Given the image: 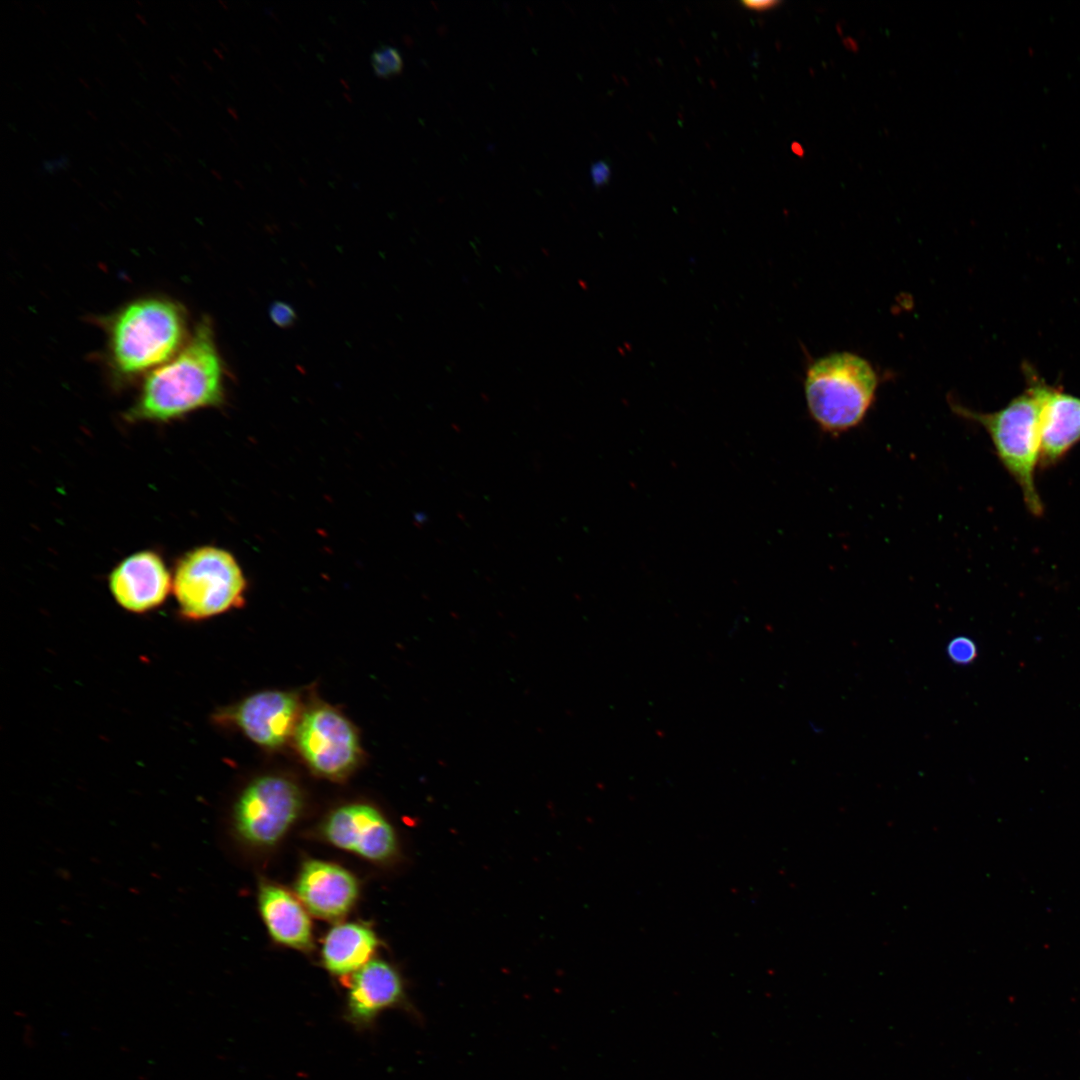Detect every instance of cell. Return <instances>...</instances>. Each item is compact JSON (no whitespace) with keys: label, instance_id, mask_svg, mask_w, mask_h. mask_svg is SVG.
<instances>
[{"label":"cell","instance_id":"obj_17","mask_svg":"<svg viewBox=\"0 0 1080 1080\" xmlns=\"http://www.w3.org/2000/svg\"><path fill=\"white\" fill-rule=\"evenodd\" d=\"M947 654L956 664H970L977 657V646L972 639L959 636L949 642Z\"/></svg>","mask_w":1080,"mask_h":1080},{"label":"cell","instance_id":"obj_8","mask_svg":"<svg viewBox=\"0 0 1080 1080\" xmlns=\"http://www.w3.org/2000/svg\"><path fill=\"white\" fill-rule=\"evenodd\" d=\"M321 834L335 847L372 862L388 863L399 855L393 826L367 804L351 803L333 810L322 822Z\"/></svg>","mask_w":1080,"mask_h":1080},{"label":"cell","instance_id":"obj_14","mask_svg":"<svg viewBox=\"0 0 1080 1080\" xmlns=\"http://www.w3.org/2000/svg\"><path fill=\"white\" fill-rule=\"evenodd\" d=\"M259 910L274 941L297 950L313 946L310 917L302 902L289 891L272 883H263L258 893Z\"/></svg>","mask_w":1080,"mask_h":1080},{"label":"cell","instance_id":"obj_4","mask_svg":"<svg viewBox=\"0 0 1080 1080\" xmlns=\"http://www.w3.org/2000/svg\"><path fill=\"white\" fill-rule=\"evenodd\" d=\"M948 402L956 415L984 428L999 461L1019 486L1027 509L1036 517L1042 516L1044 505L1035 482L1041 441L1039 400L1034 388L1026 383L1021 394L993 412L974 411L953 398Z\"/></svg>","mask_w":1080,"mask_h":1080},{"label":"cell","instance_id":"obj_10","mask_svg":"<svg viewBox=\"0 0 1080 1080\" xmlns=\"http://www.w3.org/2000/svg\"><path fill=\"white\" fill-rule=\"evenodd\" d=\"M299 708L294 693L269 690L247 697L226 714L254 743L273 749L296 730Z\"/></svg>","mask_w":1080,"mask_h":1080},{"label":"cell","instance_id":"obj_9","mask_svg":"<svg viewBox=\"0 0 1080 1080\" xmlns=\"http://www.w3.org/2000/svg\"><path fill=\"white\" fill-rule=\"evenodd\" d=\"M1022 370L1025 383L1034 388L1039 400V466L1049 468L1080 442V397L1048 384L1027 362Z\"/></svg>","mask_w":1080,"mask_h":1080},{"label":"cell","instance_id":"obj_20","mask_svg":"<svg viewBox=\"0 0 1080 1080\" xmlns=\"http://www.w3.org/2000/svg\"><path fill=\"white\" fill-rule=\"evenodd\" d=\"M741 4L746 8L754 11H766L776 7L779 2L773 0H760V1H742Z\"/></svg>","mask_w":1080,"mask_h":1080},{"label":"cell","instance_id":"obj_19","mask_svg":"<svg viewBox=\"0 0 1080 1080\" xmlns=\"http://www.w3.org/2000/svg\"><path fill=\"white\" fill-rule=\"evenodd\" d=\"M590 172L592 182L597 187L605 185L609 181L611 174L609 165L602 160L593 163Z\"/></svg>","mask_w":1080,"mask_h":1080},{"label":"cell","instance_id":"obj_22","mask_svg":"<svg viewBox=\"0 0 1080 1080\" xmlns=\"http://www.w3.org/2000/svg\"><path fill=\"white\" fill-rule=\"evenodd\" d=\"M136 16L142 21V23L146 24V20L142 18L140 14H136Z\"/></svg>","mask_w":1080,"mask_h":1080},{"label":"cell","instance_id":"obj_7","mask_svg":"<svg viewBox=\"0 0 1080 1080\" xmlns=\"http://www.w3.org/2000/svg\"><path fill=\"white\" fill-rule=\"evenodd\" d=\"M295 738L305 762L319 776L341 780L359 763L361 748L355 728L329 706L308 710L298 722Z\"/></svg>","mask_w":1080,"mask_h":1080},{"label":"cell","instance_id":"obj_16","mask_svg":"<svg viewBox=\"0 0 1080 1080\" xmlns=\"http://www.w3.org/2000/svg\"><path fill=\"white\" fill-rule=\"evenodd\" d=\"M370 62L375 75L385 79L400 74L404 65L399 50L390 45L376 47L370 55Z\"/></svg>","mask_w":1080,"mask_h":1080},{"label":"cell","instance_id":"obj_5","mask_svg":"<svg viewBox=\"0 0 1080 1080\" xmlns=\"http://www.w3.org/2000/svg\"><path fill=\"white\" fill-rule=\"evenodd\" d=\"M246 585L234 556L215 546L185 553L172 577L179 612L190 620L207 619L242 606Z\"/></svg>","mask_w":1080,"mask_h":1080},{"label":"cell","instance_id":"obj_1","mask_svg":"<svg viewBox=\"0 0 1080 1080\" xmlns=\"http://www.w3.org/2000/svg\"><path fill=\"white\" fill-rule=\"evenodd\" d=\"M224 401V366L212 325L197 324L170 360L150 371L126 418L167 422Z\"/></svg>","mask_w":1080,"mask_h":1080},{"label":"cell","instance_id":"obj_6","mask_svg":"<svg viewBox=\"0 0 1080 1080\" xmlns=\"http://www.w3.org/2000/svg\"><path fill=\"white\" fill-rule=\"evenodd\" d=\"M302 809V792L293 781L279 775L262 776L238 797L232 811V830L246 845L271 848L287 834Z\"/></svg>","mask_w":1080,"mask_h":1080},{"label":"cell","instance_id":"obj_13","mask_svg":"<svg viewBox=\"0 0 1080 1080\" xmlns=\"http://www.w3.org/2000/svg\"><path fill=\"white\" fill-rule=\"evenodd\" d=\"M405 1001V989L398 970L390 963L372 959L349 980L348 1008L353 1021L367 1024L382 1010Z\"/></svg>","mask_w":1080,"mask_h":1080},{"label":"cell","instance_id":"obj_11","mask_svg":"<svg viewBox=\"0 0 1080 1080\" xmlns=\"http://www.w3.org/2000/svg\"><path fill=\"white\" fill-rule=\"evenodd\" d=\"M109 588L122 608L144 613L166 600L172 577L159 554L144 550L129 555L112 570Z\"/></svg>","mask_w":1080,"mask_h":1080},{"label":"cell","instance_id":"obj_15","mask_svg":"<svg viewBox=\"0 0 1080 1080\" xmlns=\"http://www.w3.org/2000/svg\"><path fill=\"white\" fill-rule=\"evenodd\" d=\"M378 945V938L369 927L355 922L340 923L324 937L322 962L332 974L347 976L370 962Z\"/></svg>","mask_w":1080,"mask_h":1080},{"label":"cell","instance_id":"obj_2","mask_svg":"<svg viewBox=\"0 0 1080 1080\" xmlns=\"http://www.w3.org/2000/svg\"><path fill=\"white\" fill-rule=\"evenodd\" d=\"M107 330L109 362L121 378L161 366L188 339L184 310L164 297H145L128 303L112 316Z\"/></svg>","mask_w":1080,"mask_h":1080},{"label":"cell","instance_id":"obj_21","mask_svg":"<svg viewBox=\"0 0 1080 1080\" xmlns=\"http://www.w3.org/2000/svg\"><path fill=\"white\" fill-rule=\"evenodd\" d=\"M791 150L797 156L802 157L804 155V149H803L802 145L799 144V143H796V142L792 143L791 144Z\"/></svg>","mask_w":1080,"mask_h":1080},{"label":"cell","instance_id":"obj_3","mask_svg":"<svg viewBox=\"0 0 1080 1080\" xmlns=\"http://www.w3.org/2000/svg\"><path fill=\"white\" fill-rule=\"evenodd\" d=\"M879 384L871 363L852 352H834L811 362L804 395L819 428L839 435L857 427L871 408Z\"/></svg>","mask_w":1080,"mask_h":1080},{"label":"cell","instance_id":"obj_18","mask_svg":"<svg viewBox=\"0 0 1080 1080\" xmlns=\"http://www.w3.org/2000/svg\"><path fill=\"white\" fill-rule=\"evenodd\" d=\"M269 315L273 323L279 327L290 326L295 318L296 314L292 307L283 302H275L271 305Z\"/></svg>","mask_w":1080,"mask_h":1080},{"label":"cell","instance_id":"obj_12","mask_svg":"<svg viewBox=\"0 0 1080 1080\" xmlns=\"http://www.w3.org/2000/svg\"><path fill=\"white\" fill-rule=\"evenodd\" d=\"M295 890L310 913L321 919L337 920L354 906L359 885L353 874L337 864L308 860L299 871Z\"/></svg>","mask_w":1080,"mask_h":1080}]
</instances>
